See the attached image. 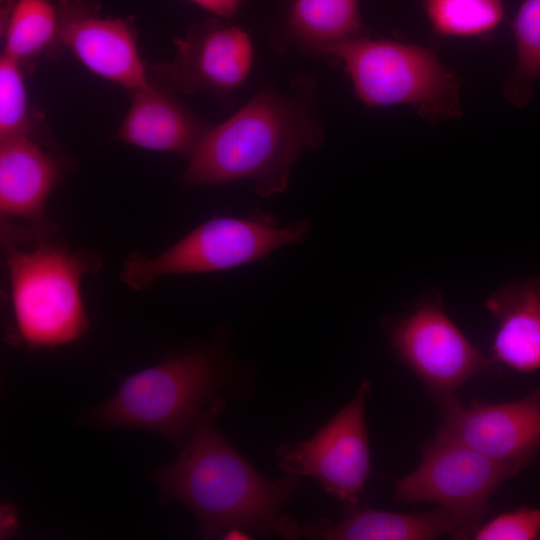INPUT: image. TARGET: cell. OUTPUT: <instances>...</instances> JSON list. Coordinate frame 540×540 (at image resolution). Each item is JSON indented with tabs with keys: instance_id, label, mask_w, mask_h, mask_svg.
<instances>
[{
	"instance_id": "obj_1",
	"label": "cell",
	"mask_w": 540,
	"mask_h": 540,
	"mask_svg": "<svg viewBox=\"0 0 540 540\" xmlns=\"http://www.w3.org/2000/svg\"><path fill=\"white\" fill-rule=\"evenodd\" d=\"M223 408L219 396L201 416L179 456L152 472L162 502L186 505L205 538L241 529L298 538L301 527L281 511L296 493L299 477L286 473L272 481L260 474L217 430L215 419Z\"/></svg>"
},
{
	"instance_id": "obj_2",
	"label": "cell",
	"mask_w": 540,
	"mask_h": 540,
	"mask_svg": "<svg viewBox=\"0 0 540 540\" xmlns=\"http://www.w3.org/2000/svg\"><path fill=\"white\" fill-rule=\"evenodd\" d=\"M314 82L300 77L288 94L265 88L212 126L181 175L187 186L251 179L266 198L286 190L291 166L325 140L313 105Z\"/></svg>"
},
{
	"instance_id": "obj_3",
	"label": "cell",
	"mask_w": 540,
	"mask_h": 540,
	"mask_svg": "<svg viewBox=\"0 0 540 540\" xmlns=\"http://www.w3.org/2000/svg\"><path fill=\"white\" fill-rule=\"evenodd\" d=\"M48 239L38 238L29 247L4 243L14 327L31 349L67 345L86 334L81 281L101 265L96 254Z\"/></svg>"
},
{
	"instance_id": "obj_4",
	"label": "cell",
	"mask_w": 540,
	"mask_h": 540,
	"mask_svg": "<svg viewBox=\"0 0 540 540\" xmlns=\"http://www.w3.org/2000/svg\"><path fill=\"white\" fill-rule=\"evenodd\" d=\"M228 383L211 351L179 353L124 378L117 392L92 408L86 419L100 428L149 430L183 445Z\"/></svg>"
},
{
	"instance_id": "obj_5",
	"label": "cell",
	"mask_w": 540,
	"mask_h": 540,
	"mask_svg": "<svg viewBox=\"0 0 540 540\" xmlns=\"http://www.w3.org/2000/svg\"><path fill=\"white\" fill-rule=\"evenodd\" d=\"M326 55L343 62L368 107L408 104L431 121L460 114L458 78L425 48L356 36Z\"/></svg>"
},
{
	"instance_id": "obj_6",
	"label": "cell",
	"mask_w": 540,
	"mask_h": 540,
	"mask_svg": "<svg viewBox=\"0 0 540 540\" xmlns=\"http://www.w3.org/2000/svg\"><path fill=\"white\" fill-rule=\"evenodd\" d=\"M309 229L307 221L277 226L269 217H215L155 257L133 252L120 278L133 290L143 291L163 276L235 268L302 242Z\"/></svg>"
},
{
	"instance_id": "obj_7",
	"label": "cell",
	"mask_w": 540,
	"mask_h": 540,
	"mask_svg": "<svg viewBox=\"0 0 540 540\" xmlns=\"http://www.w3.org/2000/svg\"><path fill=\"white\" fill-rule=\"evenodd\" d=\"M382 328L398 358L440 405L476 374L501 367L466 338L445 313L436 290L421 296L407 315L384 318Z\"/></svg>"
},
{
	"instance_id": "obj_8",
	"label": "cell",
	"mask_w": 540,
	"mask_h": 540,
	"mask_svg": "<svg viewBox=\"0 0 540 540\" xmlns=\"http://www.w3.org/2000/svg\"><path fill=\"white\" fill-rule=\"evenodd\" d=\"M516 473L473 448L436 436L422 448L419 466L396 482L394 499L434 503L460 516L475 531L497 488Z\"/></svg>"
},
{
	"instance_id": "obj_9",
	"label": "cell",
	"mask_w": 540,
	"mask_h": 540,
	"mask_svg": "<svg viewBox=\"0 0 540 540\" xmlns=\"http://www.w3.org/2000/svg\"><path fill=\"white\" fill-rule=\"evenodd\" d=\"M371 390L362 381L353 399L311 438L277 450L288 474L312 476L347 508L358 506L370 471L365 402Z\"/></svg>"
},
{
	"instance_id": "obj_10",
	"label": "cell",
	"mask_w": 540,
	"mask_h": 540,
	"mask_svg": "<svg viewBox=\"0 0 540 540\" xmlns=\"http://www.w3.org/2000/svg\"><path fill=\"white\" fill-rule=\"evenodd\" d=\"M440 406L436 436L463 443L516 474L540 451V389L509 402L475 399L465 407L454 397Z\"/></svg>"
},
{
	"instance_id": "obj_11",
	"label": "cell",
	"mask_w": 540,
	"mask_h": 540,
	"mask_svg": "<svg viewBox=\"0 0 540 540\" xmlns=\"http://www.w3.org/2000/svg\"><path fill=\"white\" fill-rule=\"evenodd\" d=\"M174 43L172 62L157 70L183 94L206 90L229 101L251 71L254 50L249 34L221 18L194 24Z\"/></svg>"
},
{
	"instance_id": "obj_12",
	"label": "cell",
	"mask_w": 540,
	"mask_h": 540,
	"mask_svg": "<svg viewBox=\"0 0 540 540\" xmlns=\"http://www.w3.org/2000/svg\"><path fill=\"white\" fill-rule=\"evenodd\" d=\"M59 4L62 49L67 48L91 72L129 93L152 84L130 18L103 16L94 0H59Z\"/></svg>"
},
{
	"instance_id": "obj_13",
	"label": "cell",
	"mask_w": 540,
	"mask_h": 540,
	"mask_svg": "<svg viewBox=\"0 0 540 540\" xmlns=\"http://www.w3.org/2000/svg\"><path fill=\"white\" fill-rule=\"evenodd\" d=\"M67 161L42 136L16 135L0 140V211L2 231L31 236L50 235L44 209L66 172Z\"/></svg>"
},
{
	"instance_id": "obj_14",
	"label": "cell",
	"mask_w": 540,
	"mask_h": 540,
	"mask_svg": "<svg viewBox=\"0 0 540 540\" xmlns=\"http://www.w3.org/2000/svg\"><path fill=\"white\" fill-rule=\"evenodd\" d=\"M474 533L469 523L442 507L409 514L353 506L340 522L323 519L301 527L305 537L326 540H430L443 535L472 539Z\"/></svg>"
},
{
	"instance_id": "obj_15",
	"label": "cell",
	"mask_w": 540,
	"mask_h": 540,
	"mask_svg": "<svg viewBox=\"0 0 540 540\" xmlns=\"http://www.w3.org/2000/svg\"><path fill=\"white\" fill-rule=\"evenodd\" d=\"M130 94L131 106L115 134L125 143L189 159L212 127L153 84Z\"/></svg>"
},
{
	"instance_id": "obj_16",
	"label": "cell",
	"mask_w": 540,
	"mask_h": 540,
	"mask_svg": "<svg viewBox=\"0 0 540 540\" xmlns=\"http://www.w3.org/2000/svg\"><path fill=\"white\" fill-rule=\"evenodd\" d=\"M485 305L498 320L492 358L517 372L540 370V279L509 283Z\"/></svg>"
},
{
	"instance_id": "obj_17",
	"label": "cell",
	"mask_w": 540,
	"mask_h": 540,
	"mask_svg": "<svg viewBox=\"0 0 540 540\" xmlns=\"http://www.w3.org/2000/svg\"><path fill=\"white\" fill-rule=\"evenodd\" d=\"M59 33V0H4L3 54L24 68L32 60L62 49Z\"/></svg>"
},
{
	"instance_id": "obj_18",
	"label": "cell",
	"mask_w": 540,
	"mask_h": 540,
	"mask_svg": "<svg viewBox=\"0 0 540 540\" xmlns=\"http://www.w3.org/2000/svg\"><path fill=\"white\" fill-rule=\"evenodd\" d=\"M288 24L301 44L327 54L336 45L359 35V0H294Z\"/></svg>"
},
{
	"instance_id": "obj_19",
	"label": "cell",
	"mask_w": 540,
	"mask_h": 540,
	"mask_svg": "<svg viewBox=\"0 0 540 540\" xmlns=\"http://www.w3.org/2000/svg\"><path fill=\"white\" fill-rule=\"evenodd\" d=\"M434 31L443 36L479 37L504 17L502 0H422Z\"/></svg>"
},
{
	"instance_id": "obj_20",
	"label": "cell",
	"mask_w": 540,
	"mask_h": 540,
	"mask_svg": "<svg viewBox=\"0 0 540 540\" xmlns=\"http://www.w3.org/2000/svg\"><path fill=\"white\" fill-rule=\"evenodd\" d=\"M513 32L517 65L507 81L504 94L517 106L526 105L532 84L540 78V0H524L515 16Z\"/></svg>"
},
{
	"instance_id": "obj_21",
	"label": "cell",
	"mask_w": 540,
	"mask_h": 540,
	"mask_svg": "<svg viewBox=\"0 0 540 540\" xmlns=\"http://www.w3.org/2000/svg\"><path fill=\"white\" fill-rule=\"evenodd\" d=\"M24 67L16 60L0 57V140L16 135L37 133L36 113L29 110L23 76Z\"/></svg>"
},
{
	"instance_id": "obj_22",
	"label": "cell",
	"mask_w": 540,
	"mask_h": 540,
	"mask_svg": "<svg viewBox=\"0 0 540 540\" xmlns=\"http://www.w3.org/2000/svg\"><path fill=\"white\" fill-rule=\"evenodd\" d=\"M474 540H538L540 539V507L523 506L501 513L481 524Z\"/></svg>"
},
{
	"instance_id": "obj_23",
	"label": "cell",
	"mask_w": 540,
	"mask_h": 540,
	"mask_svg": "<svg viewBox=\"0 0 540 540\" xmlns=\"http://www.w3.org/2000/svg\"><path fill=\"white\" fill-rule=\"evenodd\" d=\"M218 18L228 19L234 16L245 0H190Z\"/></svg>"
},
{
	"instance_id": "obj_24",
	"label": "cell",
	"mask_w": 540,
	"mask_h": 540,
	"mask_svg": "<svg viewBox=\"0 0 540 540\" xmlns=\"http://www.w3.org/2000/svg\"><path fill=\"white\" fill-rule=\"evenodd\" d=\"M0 519L2 538L12 536L18 529V517L13 505L4 504L1 506Z\"/></svg>"
}]
</instances>
